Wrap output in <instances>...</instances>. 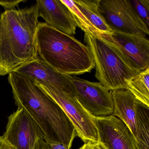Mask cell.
<instances>
[{
  "label": "cell",
  "instance_id": "1",
  "mask_svg": "<svg viewBox=\"0 0 149 149\" xmlns=\"http://www.w3.org/2000/svg\"><path fill=\"white\" fill-rule=\"evenodd\" d=\"M15 104L24 108L38 124L49 144L72 146L77 136L72 122L61 107L35 80L13 72L8 74Z\"/></svg>",
  "mask_w": 149,
  "mask_h": 149
},
{
  "label": "cell",
  "instance_id": "2",
  "mask_svg": "<svg viewBox=\"0 0 149 149\" xmlns=\"http://www.w3.org/2000/svg\"><path fill=\"white\" fill-rule=\"evenodd\" d=\"M36 3L5 11L0 18V76L39 59L36 34L39 22Z\"/></svg>",
  "mask_w": 149,
  "mask_h": 149
},
{
  "label": "cell",
  "instance_id": "3",
  "mask_svg": "<svg viewBox=\"0 0 149 149\" xmlns=\"http://www.w3.org/2000/svg\"><path fill=\"white\" fill-rule=\"evenodd\" d=\"M36 47L39 58L63 74L79 75L91 72L95 68L88 46L46 22L38 23Z\"/></svg>",
  "mask_w": 149,
  "mask_h": 149
},
{
  "label": "cell",
  "instance_id": "4",
  "mask_svg": "<svg viewBox=\"0 0 149 149\" xmlns=\"http://www.w3.org/2000/svg\"><path fill=\"white\" fill-rule=\"evenodd\" d=\"M84 41L95 62L96 78L109 91L127 90V82L139 73L111 43L102 38L84 33Z\"/></svg>",
  "mask_w": 149,
  "mask_h": 149
},
{
  "label": "cell",
  "instance_id": "5",
  "mask_svg": "<svg viewBox=\"0 0 149 149\" xmlns=\"http://www.w3.org/2000/svg\"><path fill=\"white\" fill-rule=\"evenodd\" d=\"M36 83L63 110L74 125L77 136L84 143H99L95 117L82 106L74 94Z\"/></svg>",
  "mask_w": 149,
  "mask_h": 149
},
{
  "label": "cell",
  "instance_id": "6",
  "mask_svg": "<svg viewBox=\"0 0 149 149\" xmlns=\"http://www.w3.org/2000/svg\"><path fill=\"white\" fill-rule=\"evenodd\" d=\"M99 10L112 30L149 35V27L140 19L130 0H100Z\"/></svg>",
  "mask_w": 149,
  "mask_h": 149
},
{
  "label": "cell",
  "instance_id": "7",
  "mask_svg": "<svg viewBox=\"0 0 149 149\" xmlns=\"http://www.w3.org/2000/svg\"><path fill=\"white\" fill-rule=\"evenodd\" d=\"M75 95L82 106L94 117H104L114 112L111 91L100 83L68 75Z\"/></svg>",
  "mask_w": 149,
  "mask_h": 149
},
{
  "label": "cell",
  "instance_id": "8",
  "mask_svg": "<svg viewBox=\"0 0 149 149\" xmlns=\"http://www.w3.org/2000/svg\"><path fill=\"white\" fill-rule=\"evenodd\" d=\"M3 139L13 149H32L39 139H44L38 124L22 107L10 115Z\"/></svg>",
  "mask_w": 149,
  "mask_h": 149
},
{
  "label": "cell",
  "instance_id": "9",
  "mask_svg": "<svg viewBox=\"0 0 149 149\" xmlns=\"http://www.w3.org/2000/svg\"><path fill=\"white\" fill-rule=\"evenodd\" d=\"M101 36L115 46L138 71L149 68V41L146 36L114 30Z\"/></svg>",
  "mask_w": 149,
  "mask_h": 149
},
{
  "label": "cell",
  "instance_id": "10",
  "mask_svg": "<svg viewBox=\"0 0 149 149\" xmlns=\"http://www.w3.org/2000/svg\"><path fill=\"white\" fill-rule=\"evenodd\" d=\"M99 143L106 149H137L135 137L122 120L113 115L95 117Z\"/></svg>",
  "mask_w": 149,
  "mask_h": 149
},
{
  "label": "cell",
  "instance_id": "11",
  "mask_svg": "<svg viewBox=\"0 0 149 149\" xmlns=\"http://www.w3.org/2000/svg\"><path fill=\"white\" fill-rule=\"evenodd\" d=\"M38 14L47 25L74 36L77 24L69 8L61 0H36Z\"/></svg>",
  "mask_w": 149,
  "mask_h": 149
},
{
  "label": "cell",
  "instance_id": "12",
  "mask_svg": "<svg viewBox=\"0 0 149 149\" xmlns=\"http://www.w3.org/2000/svg\"><path fill=\"white\" fill-rule=\"evenodd\" d=\"M14 72L28 77L42 85H50L75 94L68 75L58 72L40 58L21 66Z\"/></svg>",
  "mask_w": 149,
  "mask_h": 149
},
{
  "label": "cell",
  "instance_id": "13",
  "mask_svg": "<svg viewBox=\"0 0 149 149\" xmlns=\"http://www.w3.org/2000/svg\"><path fill=\"white\" fill-rule=\"evenodd\" d=\"M111 93L114 105L112 115L122 120L135 137L136 134V100L135 97L128 90L111 91Z\"/></svg>",
  "mask_w": 149,
  "mask_h": 149
},
{
  "label": "cell",
  "instance_id": "14",
  "mask_svg": "<svg viewBox=\"0 0 149 149\" xmlns=\"http://www.w3.org/2000/svg\"><path fill=\"white\" fill-rule=\"evenodd\" d=\"M100 0L74 1L79 10L101 34H109L113 30L108 26L99 10Z\"/></svg>",
  "mask_w": 149,
  "mask_h": 149
},
{
  "label": "cell",
  "instance_id": "15",
  "mask_svg": "<svg viewBox=\"0 0 149 149\" xmlns=\"http://www.w3.org/2000/svg\"><path fill=\"white\" fill-rule=\"evenodd\" d=\"M137 149H149V107L136 101Z\"/></svg>",
  "mask_w": 149,
  "mask_h": 149
},
{
  "label": "cell",
  "instance_id": "16",
  "mask_svg": "<svg viewBox=\"0 0 149 149\" xmlns=\"http://www.w3.org/2000/svg\"><path fill=\"white\" fill-rule=\"evenodd\" d=\"M127 90L137 101L149 107V68L128 81Z\"/></svg>",
  "mask_w": 149,
  "mask_h": 149
},
{
  "label": "cell",
  "instance_id": "17",
  "mask_svg": "<svg viewBox=\"0 0 149 149\" xmlns=\"http://www.w3.org/2000/svg\"><path fill=\"white\" fill-rule=\"evenodd\" d=\"M71 11L74 18L77 26L82 30L88 33H90L95 36L101 35L98 30L89 21L84 15L79 10L76 5L71 0H61Z\"/></svg>",
  "mask_w": 149,
  "mask_h": 149
},
{
  "label": "cell",
  "instance_id": "18",
  "mask_svg": "<svg viewBox=\"0 0 149 149\" xmlns=\"http://www.w3.org/2000/svg\"><path fill=\"white\" fill-rule=\"evenodd\" d=\"M138 16L149 26V0H130Z\"/></svg>",
  "mask_w": 149,
  "mask_h": 149
},
{
  "label": "cell",
  "instance_id": "19",
  "mask_svg": "<svg viewBox=\"0 0 149 149\" xmlns=\"http://www.w3.org/2000/svg\"><path fill=\"white\" fill-rule=\"evenodd\" d=\"M26 0H17V1H0V6L3 7L5 11L15 9L19 4L22 2H26Z\"/></svg>",
  "mask_w": 149,
  "mask_h": 149
},
{
  "label": "cell",
  "instance_id": "20",
  "mask_svg": "<svg viewBox=\"0 0 149 149\" xmlns=\"http://www.w3.org/2000/svg\"><path fill=\"white\" fill-rule=\"evenodd\" d=\"M32 149H50V147L44 139H39Z\"/></svg>",
  "mask_w": 149,
  "mask_h": 149
},
{
  "label": "cell",
  "instance_id": "21",
  "mask_svg": "<svg viewBox=\"0 0 149 149\" xmlns=\"http://www.w3.org/2000/svg\"><path fill=\"white\" fill-rule=\"evenodd\" d=\"M50 149H70L68 146L61 143H52L49 144Z\"/></svg>",
  "mask_w": 149,
  "mask_h": 149
},
{
  "label": "cell",
  "instance_id": "22",
  "mask_svg": "<svg viewBox=\"0 0 149 149\" xmlns=\"http://www.w3.org/2000/svg\"><path fill=\"white\" fill-rule=\"evenodd\" d=\"M0 149H13L12 146L3 139L2 136H0Z\"/></svg>",
  "mask_w": 149,
  "mask_h": 149
},
{
  "label": "cell",
  "instance_id": "23",
  "mask_svg": "<svg viewBox=\"0 0 149 149\" xmlns=\"http://www.w3.org/2000/svg\"><path fill=\"white\" fill-rule=\"evenodd\" d=\"M78 149H95L94 144L90 143H84V144Z\"/></svg>",
  "mask_w": 149,
  "mask_h": 149
},
{
  "label": "cell",
  "instance_id": "24",
  "mask_svg": "<svg viewBox=\"0 0 149 149\" xmlns=\"http://www.w3.org/2000/svg\"><path fill=\"white\" fill-rule=\"evenodd\" d=\"M95 149H106L100 143H97L96 144H94Z\"/></svg>",
  "mask_w": 149,
  "mask_h": 149
},
{
  "label": "cell",
  "instance_id": "25",
  "mask_svg": "<svg viewBox=\"0 0 149 149\" xmlns=\"http://www.w3.org/2000/svg\"><path fill=\"white\" fill-rule=\"evenodd\" d=\"M1 12H0V18H1Z\"/></svg>",
  "mask_w": 149,
  "mask_h": 149
}]
</instances>
